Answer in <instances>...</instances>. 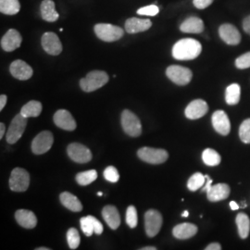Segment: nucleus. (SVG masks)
I'll use <instances>...</instances> for the list:
<instances>
[{"mask_svg": "<svg viewBox=\"0 0 250 250\" xmlns=\"http://www.w3.org/2000/svg\"><path fill=\"white\" fill-rule=\"evenodd\" d=\"M102 195H103V193H102V192H99V193H98V196H99V197H101Z\"/></svg>", "mask_w": 250, "mask_h": 250, "instance_id": "obj_51", "label": "nucleus"}, {"mask_svg": "<svg viewBox=\"0 0 250 250\" xmlns=\"http://www.w3.org/2000/svg\"><path fill=\"white\" fill-rule=\"evenodd\" d=\"M27 125V118L22 116L21 113L14 117L11 124L9 125L8 133L6 135L7 142L9 144H15L24 133Z\"/></svg>", "mask_w": 250, "mask_h": 250, "instance_id": "obj_8", "label": "nucleus"}, {"mask_svg": "<svg viewBox=\"0 0 250 250\" xmlns=\"http://www.w3.org/2000/svg\"><path fill=\"white\" fill-rule=\"evenodd\" d=\"M82 231L86 236H91L93 232L100 235L103 232V225L99 220L94 216L83 217L80 220Z\"/></svg>", "mask_w": 250, "mask_h": 250, "instance_id": "obj_19", "label": "nucleus"}, {"mask_svg": "<svg viewBox=\"0 0 250 250\" xmlns=\"http://www.w3.org/2000/svg\"><path fill=\"white\" fill-rule=\"evenodd\" d=\"M7 104V96L6 95H1L0 97V110H3L4 107Z\"/></svg>", "mask_w": 250, "mask_h": 250, "instance_id": "obj_45", "label": "nucleus"}, {"mask_svg": "<svg viewBox=\"0 0 250 250\" xmlns=\"http://www.w3.org/2000/svg\"><path fill=\"white\" fill-rule=\"evenodd\" d=\"M68 156L72 161L77 163H87L92 160V153L89 148L79 143L70 144L67 148Z\"/></svg>", "mask_w": 250, "mask_h": 250, "instance_id": "obj_11", "label": "nucleus"}, {"mask_svg": "<svg viewBox=\"0 0 250 250\" xmlns=\"http://www.w3.org/2000/svg\"><path fill=\"white\" fill-rule=\"evenodd\" d=\"M67 241L71 250H76L80 245V234L75 228H71L67 232Z\"/></svg>", "mask_w": 250, "mask_h": 250, "instance_id": "obj_35", "label": "nucleus"}, {"mask_svg": "<svg viewBox=\"0 0 250 250\" xmlns=\"http://www.w3.org/2000/svg\"><path fill=\"white\" fill-rule=\"evenodd\" d=\"M160 12V9L156 5H149L137 10V14L145 15V16H156Z\"/></svg>", "mask_w": 250, "mask_h": 250, "instance_id": "obj_40", "label": "nucleus"}, {"mask_svg": "<svg viewBox=\"0 0 250 250\" xmlns=\"http://www.w3.org/2000/svg\"><path fill=\"white\" fill-rule=\"evenodd\" d=\"M219 35L227 45H236L241 42L238 29L231 23H224L219 28Z\"/></svg>", "mask_w": 250, "mask_h": 250, "instance_id": "obj_13", "label": "nucleus"}, {"mask_svg": "<svg viewBox=\"0 0 250 250\" xmlns=\"http://www.w3.org/2000/svg\"><path fill=\"white\" fill-rule=\"evenodd\" d=\"M215 131L222 135H227L231 131V123L229 117L224 110H216L211 117Z\"/></svg>", "mask_w": 250, "mask_h": 250, "instance_id": "obj_16", "label": "nucleus"}, {"mask_svg": "<svg viewBox=\"0 0 250 250\" xmlns=\"http://www.w3.org/2000/svg\"><path fill=\"white\" fill-rule=\"evenodd\" d=\"M208 111V103L202 99H196L189 103V105L186 108L185 114L189 120H197L205 116Z\"/></svg>", "mask_w": 250, "mask_h": 250, "instance_id": "obj_17", "label": "nucleus"}, {"mask_svg": "<svg viewBox=\"0 0 250 250\" xmlns=\"http://www.w3.org/2000/svg\"><path fill=\"white\" fill-rule=\"evenodd\" d=\"M180 30L187 34H200L204 31V22L197 17H189L180 25Z\"/></svg>", "mask_w": 250, "mask_h": 250, "instance_id": "obj_23", "label": "nucleus"}, {"mask_svg": "<svg viewBox=\"0 0 250 250\" xmlns=\"http://www.w3.org/2000/svg\"><path fill=\"white\" fill-rule=\"evenodd\" d=\"M21 9L19 0H0V11L6 15H15Z\"/></svg>", "mask_w": 250, "mask_h": 250, "instance_id": "obj_31", "label": "nucleus"}, {"mask_svg": "<svg viewBox=\"0 0 250 250\" xmlns=\"http://www.w3.org/2000/svg\"><path fill=\"white\" fill-rule=\"evenodd\" d=\"M243 28H244V31L250 36V15L246 17L244 21H243Z\"/></svg>", "mask_w": 250, "mask_h": 250, "instance_id": "obj_42", "label": "nucleus"}, {"mask_svg": "<svg viewBox=\"0 0 250 250\" xmlns=\"http://www.w3.org/2000/svg\"><path fill=\"white\" fill-rule=\"evenodd\" d=\"M41 43L44 50L49 55L58 56L62 51V45L59 36L52 32L45 33L42 36Z\"/></svg>", "mask_w": 250, "mask_h": 250, "instance_id": "obj_12", "label": "nucleus"}, {"mask_svg": "<svg viewBox=\"0 0 250 250\" xmlns=\"http://www.w3.org/2000/svg\"><path fill=\"white\" fill-rule=\"evenodd\" d=\"M213 3V0H193L194 6L198 9H204L210 6Z\"/></svg>", "mask_w": 250, "mask_h": 250, "instance_id": "obj_41", "label": "nucleus"}, {"mask_svg": "<svg viewBox=\"0 0 250 250\" xmlns=\"http://www.w3.org/2000/svg\"><path fill=\"white\" fill-rule=\"evenodd\" d=\"M5 128H6L5 125L3 123H1L0 124V138H3V136H4V133H5V130H6Z\"/></svg>", "mask_w": 250, "mask_h": 250, "instance_id": "obj_46", "label": "nucleus"}, {"mask_svg": "<svg viewBox=\"0 0 250 250\" xmlns=\"http://www.w3.org/2000/svg\"><path fill=\"white\" fill-rule=\"evenodd\" d=\"M40 11H41L42 19L48 22H54L58 21V19L60 17L59 13L55 9V3L53 0H44L41 3Z\"/></svg>", "mask_w": 250, "mask_h": 250, "instance_id": "obj_26", "label": "nucleus"}, {"mask_svg": "<svg viewBox=\"0 0 250 250\" xmlns=\"http://www.w3.org/2000/svg\"><path fill=\"white\" fill-rule=\"evenodd\" d=\"M202 51L201 44L193 38L181 39L172 47V57L178 61H192Z\"/></svg>", "mask_w": 250, "mask_h": 250, "instance_id": "obj_1", "label": "nucleus"}, {"mask_svg": "<svg viewBox=\"0 0 250 250\" xmlns=\"http://www.w3.org/2000/svg\"><path fill=\"white\" fill-rule=\"evenodd\" d=\"M236 225L238 228V233L242 239L248 238L250 232V217L245 213H238L235 219Z\"/></svg>", "mask_w": 250, "mask_h": 250, "instance_id": "obj_28", "label": "nucleus"}, {"mask_svg": "<svg viewBox=\"0 0 250 250\" xmlns=\"http://www.w3.org/2000/svg\"><path fill=\"white\" fill-rule=\"evenodd\" d=\"M54 143L53 134L49 131H44L37 134L32 142V151L36 155L45 154L52 147Z\"/></svg>", "mask_w": 250, "mask_h": 250, "instance_id": "obj_10", "label": "nucleus"}, {"mask_svg": "<svg viewBox=\"0 0 250 250\" xmlns=\"http://www.w3.org/2000/svg\"><path fill=\"white\" fill-rule=\"evenodd\" d=\"M230 187L226 184H218L211 186L207 191V197L210 202H218L228 198L230 195Z\"/></svg>", "mask_w": 250, "mask_h": 250, "instance_id": "obj_21", "label": "nucleus"}, {"mask_svg": "<svg viewBox=\"0 0 250 250\" xmlns=\"http://www.w3.org/2000/svg\"><path fill=\"white\" fill-rule=\"evenodd\" d=\"M22 37L17 30L9 29L1 39V47L6 52H12L21 46Z\"/></svg>", "mask_w": 250, "mask_h": 250, "instance_id": "obj_15", "label": "nucleus"}, {"mask_svg": "<svg viewBox=\"0 0 250 250\" xmlns=\"http://www.w3.org/2000/svg\"><path fill=\"white\" fill-rule=\"evenodd\" d=\"M42 112V104L39 101H29L21 109V114L25 118L38 117Z\"/></svg>", "mask_w": 250, "mask_h": 250, "instance_id": "obj_30", "label": "nucleus"}, {"mask_svg": "<svg viewBox=\"0 0 250 250\" xmlns=\"http://www.w3.org/2000/svg\"><path fill=\"white\" fill-rule=\"evenodd\" d=\"M137 155L141 161L149 164H161L169 158V154L165 149L153 147H142L137 151Z\"/></svg>", "mask_w": 250, "mask_h": 250, "instance_id": "obj_5", "label": "nucleus"}, {"mask_svg": "<svg viewBox=\"0 0 250 250\" xmlns=\"http://www.w3.org/2000/svg\"><path fill=\"white\" fill-rule=\"evenodd\" d=\"M235 66L240 70L250 68V51L243 54L239 58H237L235 61Z\"/></svg>", "mask_w": 250, "mask_h": 250, "instance_id": "obj_39", "label": "nucleus"}, {"mask_svg": "<svg viewBox=\"0 0 250 250\" xmlns=\"http://www.w3.org/2000/svg\"><path fill=\"white\" fill-rule=\"evenodd\" d=\"M162 216L156 209H149L145 214V228L148 237L156 236L161 231L162 226Z\"/></svg>", "mask_w": 250, "mask_h": 250, "instance_id": "obj_9", "label": "nucleus"}, {"mask_svg": "<svg viewBox=\"0 0 250 250\" xmlns=\"http://www.w3.org/2000/svg\"><path fill=\"white\" fill-rule=\"evenodd\" d=\"M30 185L28 171L21 168H15L11 171L9 178V188L13 192H25Z\"/></svg>", "mask_w": 250, "mask_h": 250, "instance_id": "obj_6", "label": "nucleus"}, {"mask_svg": "<svg viewBox=\"0 0 250 250\" xmlns=\"http://www.w3.org/2000/svg\"><path fill=\"white\" fill-rule=\"evenodd\" d=\"M138 218H137V210L134 206H129L126 210V224L130 228H135L137 226Z\"/></svg>", "mask_w": 250, "mask_h": 250, "instance_id": "obj_36", "label": "nucleus"}, {"mask_svg": "<svg viewBox=\"0 0 250 250\" xmlns=\"http://www.w3.org/2000/svg\"><path fill=\"white\" fill-rule=\"evenodd\" d=\"M197 232V225L193 224H188V223H184L176 225L173 230H172V234L175 238L177 239H189L196 235Z\"/></svg>", "mask_w": 250, "mask_h": 250, "instance_id": "obj_25", "label": "nucleus"}, {"mask_svg": "<svg viewBox=\"0 0 250 250\" xmlns=\"http://www.w3.org/2000/svg\"><path fill=\"white\" fill-rule=\"evenodd\" d=\"M102 216L110 229L116 230L121 224V216L114 206L107 205L102 209Z\"/></svg>", "mask_w": 250, "mask_h": 250, "instance_id": "obj_24", "label": "nucleus"}, {"mask_svg": "<svg viewBox=\"0 0 250 250\" xmlns=\"http://www.w3.org/2000/svg\"><path fill=\"white\" fill-rule=\"evenodd\" d=\"M230 207H231L232 210H237L239 208V205L235 201H231L230 202Z\"/></svg>", "mask_w": 250, "mask_h": 250, "instance_id": "obj_47", "label": "nucleus"}, {"mask_svg": "<svg viewBox=\"0 0 250 250\" xmlns=\"http://www.w3.org/2000/svg\"><path fill=\"white\" fill-rule=\"evenodd\" d=\"M241 95V87L238 83H232L230 84L225 92V100L226 103L230 106H233L238 104L240 100Z\"/></svg>", "mask_w": 250, "mask_h": 250, "instance_id": "obj_29", "label": "nucleus"}, {"mask_svg": "<svg viewBox=\"0 0 250 250\" xmlns=\"http://www.w3.org/2000/svg\"><path fill=\"white\" fill-rule=\"evenodd\" d=\"M157 250V248H155V247H145V248H142L141 250Z\"/></svg>", "mask_w": 250, "mask_h": 250, "instance_id": "obj_48", "label": "nucleus"}, {"mask_svg": "<svg viewBox=\"0 0 250 250\" xmlns=\"http://www.w3.org/2000/svg\"><path fill=\"white\" fill-rule=\"evenodd\" d=\"M94 30L99 39L105 42H115L120 40L125 35L123 28L109 23L96 24Z\"/></svg>", "mask_w": 250, "mask_h": 250, "instance_id": "obj_3", "label": "nucleus"}, {"mask_svg": "<svg viewBox=\"0 0 250 250\" xmlns=\"http://www.w3.org/2000/svg\"><path fill=\"white\" fill-rule=\"evenodd\" d=\"M205 175H203L201 172L194 173L189 180H188V188L190 191H197V189L202 188L206 183Z\"/></svg>", "mask_w": 250, "mask_h": 250, "instance_id": "obj_34", "label": "nucleus"}, {"mask_svg": "<svg viewBox=\"0 0 250 250\" xmlns=\"http://www.w3.org/2000/svg\"><path fill=\"white\" fill-rule=\"evenodd\" d=\"M206 250H222V246L219 243H211L209 244Z\"/></svg>", "mask_w": 250, "mask_h": 250, "instance_id": "obj_44", "label": "nucleus"}, {"mask_svg": "<svg viewBox=\"0 0 250 250\" xmlns=\"http://www.w3.org/2000/svg\"><path fill=\"white\" fill-rule=\"evenodd\" d=\"M202 160L208 166H217L221 163L222 158L218 152L212 148H207L202 153Z\"/></svg>", "mask_w": 250, "mask_h": 250, "instance_id": "obj_32", "label": "nucleus"}, {"mask_svg": "<svg viewBox=\"0 0 250 250\" xmlns=\"http://www.w3.org/2000/svg\"><path fill=\"white\" fill-rule=\"evenodd\" d=\"M61 202L66 208L72 210L73 212H79L83 209V205L80 200L69 192H63L60 196Z\"/></svg>", "mask_w": 250, "mask_h": 250, "instance_id": "obj_27", "label": "nucleus"}, {"mask_svg": "<svg viewBox=\"0 0 250 250\" xmlns=\"http://www.w3.org/2000/svg\"><path fill=\"white\" fill-rule=\"evenodd\" d=\"M54 123L59 128L66 131H73L77 126L74 118L66 109H60L54 114Z\"/></svg>", "mask_w": 250, "mask_h": 250, "instance_id": "obj_18", "label": "nucleus"}, {"mask_svg": "<svg viewBox=\"0 0 250 250\" xmlns=\"http://www.w3.org/2000/svg\"><path fill=\"white\" fill-rule=\"evenodd\" d=\"M122 126L125 134L132 137H138L142 134V125L140 120L128 109H125L122 113Z\"/></svg>", "mask_w": 250, "mask_h": 250, "instance_id": "obj_4", "label": "nucleus"}, {"mask_svg": "<svg viewBox=\"0 0 250 250\" xmlns=\"http://www.w3.org/2000/svg\"><path fill=\"white\" fill-rule=\"evenodd\" d=\"M104 177L110 183H117L120 179V174L114 166H108L104 170Z\"/></svg>", "mask_w": 250, "mask_h": 250, "instance_id": "obj_38", "label": "nucleus"}, {"mask_svg": "<svg viewBox=\"0 0 250 250\" xmlns=\"http://www.w3.org/2000/svg\"><path fill=\"white\" fill-rule=\"evenodd\" d=\"M152 26V22L148 19L130 18L125 22V31L128 34H137L147 31Z\"/></svg>", "mask_w": 250, "mask_h": 250, "instance_id": "obj_20", "label": "nucleus"}, {"mask_svg": "<svg viewBox=\"0 0 250 250\" xmlns=\"http://www.w3.org/2000/svg\"><path fill=\"white\" fill-rule=\"evenodd\" d=\"M36 250H50V249H48V248H38V249H36Z\"/></svg>", "mask_w": 250, "mask_h": 250, "instance_id": "obj_50", "label": "nucleus"}, {"mask_svg": "<svg viewBox=\"0 0 250 250\" xmlns=\"http://www.w3.org/2000/svg\"><path fill=\"white\" fill-rule=\"evenodd\" d=\"M207 183H206L205 187L202 188V192H207L209 188H211V184H212V179L210 178L208 175H205Z\"/></svg>", "mask_w": 250, "mask_h": 250, "instance_id": "obj_43", "label": "nucleus"}, {"mask_svg": "<svg viewBox=\"0 0 250 250\" xmlns=\"http://www.w3.org/2000/svg\"><path fill=\"white\" fill-rule=\"evenodd\" d=\"M239 137L243 143L250 144V119L245 120L240 125Z\"/></svg>", "mask_w": 250, "mask_h": 250, "instance_id": "obj_37", "label": "nucleus"}, {"mask_svg": "<svg viewBox=\"0 0 250 250\" xmlns=\"http://www.w3.org/2000/svg\"><path fill=\"white\" fill-rule=\"evenodd\" d=\"M9 72L11 75L21 81H26L33 76L34 71L30 65L21 60H17L10 64Z\"/></svg>", "mask_w": 250, "mask_h": 250, "instance_id": "obj_14", "label": "nucleus"}, {"mask_svg": "<svg viewBox=\"0 0 250 250\" xmlns=\"http://www.w3.org/2000/svg\"><path fill=\"white\" fill-rule=\"evenodd\" d=\"M98 178V172L96 170H86L83 171L76 175V182L82 187H86Z\"/></svg>", "mask_w": 250, "mask_h": 250, "instance_id": "obj_33", "label": "nucleus"}, {"mask_svg": "<svg viewBox=\"0 0 250 250\" xmlns=\"http://www.w3.org/2000/svg\"><path fill=\"white\" fill-rule=\"evenodd\" d=\"M15 219L21 227L25 229H34L37 224L35 213L28 209H19L15 213Z\"/></svg>", "mask_w": 250, "mask_h": 250, "instance_id": "obj_22", "label": "nucleus"}, {"mask_svg": "<svg viewBox=\"0 0 250 250\" xmlns=\"http://www.w3.org/2000/svg\"><path fill=\"white\" fill-rule=\"evenodd\" d=\"M108 82L107 72L103 71L90 72L84 78L81 79L80 86L84 92H93L101 88Z\"/></svg>", "mask_w": 250, "mask_h": 250, "instance_id": "obj_2", "label": "nucleus"}, {"mask_svg": "<svg viewBox=\"0 0 250 250\" xmlns=\"http://www.w3.org/2000/svg\"><path fill=\"white\" fill-rule=\"evenodd\" d=\"M182 216H183V217H185V218H187V217L189 216V212H188V210H185V211L183 212Z\"/></svg>", "mask_w": 250, "mask_h": 250, "instance_id": "obj_49", "label": "nucleus"}, {"mask_svg": "<svg viewBox=\"0 0 250 250\" xmlns=\"http://www.w3.org/2000/svg\"><path fill=\"white\" fill-rule=\"evenodd\" d=\"M166 75L172 83L178 85H187L193 77V73L190 69L179 65H171L168 67Z\"/></svg>", "mask_w": 250, "mask_h": 250, "instance_id": "obj_7", "label": "nucleus"}]
</instances>
